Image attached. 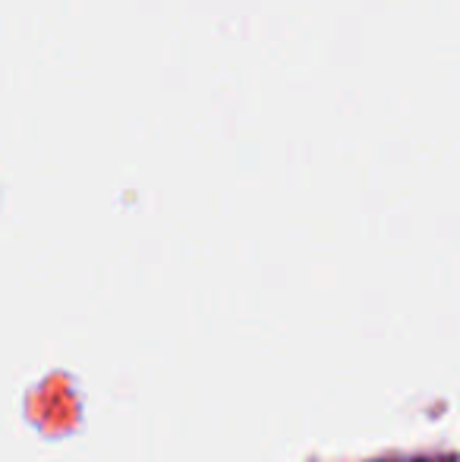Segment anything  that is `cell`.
I'll use <instances>...</instances> for the list:
<instances>
[{
	"mask_svg": "<svg viewBox=\"0 0 460 462\" xmlns=\"http://www.w3.org/2000/svg\"><path fill=\"white\" fill-rule=\"evenodd\" d=\"M419 462H429V459H419Z\"/></svg>",
	"mask_w": 460,
	"mask_h": 462,
	"instance_id": "cell-1",
	"label": "cell"
}]
</instances>
